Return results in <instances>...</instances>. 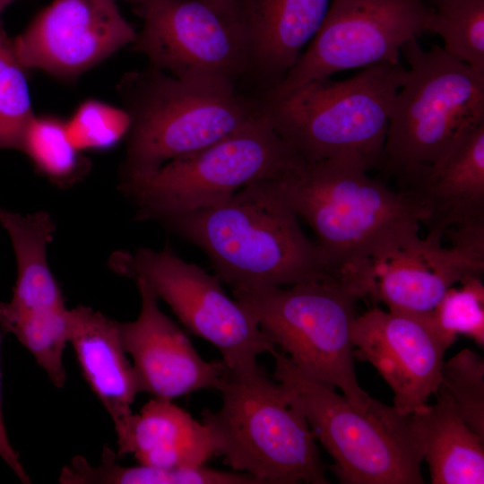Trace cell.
<instances>
[{
    "label": "cell",
    "mask_w": 484,
    "mask_h": 484,
    "mask_svg": "<svg viewBox=\"0 0 484 484\" xmlns=\"http://www.w3.org/2000/svg\"><path fill=\"white\" fill-rule=\"evenodd\" d=\"M357 158L301 160L272 181L315 236L338 276L375 287L377 266L417 242L428 213L411 194L369 175Z\"/></svg>",
    "instance_id": "obj_1"
},
{
    "label": "cell",
    "mask_w": 484,
    "mask_h": 484,
    "mask_svg": "<svg viewBox=\"0 0 484 484\" xmlns=\"http://www.w3.org/2000/svg\"><path fill=\"white\" fill-rule=\"evenodd\" d=\"M158 222L204 252L216 276L231 290L343 279L305 234L272 179L252 183L221 203Z\"/></svg>",
    "instance_id": "obj_2"
},
{
    "label": "cell",
    "mask_w": 484,
    "mask_h": 484,
    "mask_svg": "<svg viewBox=\"0 0 484 484\" xmlns=\"http://www.w3.org/2000/svg\"><path fill=\"white\" fill-rule=\"evenodd\" d=\"M226 366V365H225ZM221 406L201 412L216 455L260 484H329L316 440L292 391L256 363L226 367Z\"/></svg>",
    "instance_id": "obj_3"
},
{
    "label": "cell",
    "mask_w": 484,
    "mask_h": 484,
    "mask_svg": "<svg viewBox=\"0 0 484 484\" xmlns=\"http://www.w3.org/2000/svg\"><path fill=\"white\" fill-rule=\"evenodd\" d=\"M406 74L401 61L384 62L346 80L325 78L259 99L275 131L304 161L351 157L381 169L393 102Z\"/></svg>",
    "instance_id": "obj_4"
},
{
    "label": "cell",
    "mask_w": 484,
    "mask_h": 484,
    "mask_svg": "<svg viewBox=\"0 0 484 484\" xmlns=\"http://www.w3.org/2000/svg\"><path fill=\"white\" fill-rule=\"evenodd\" d=\"M125 82L130 128L121 179L200 151L263 114L261 99L236 86L181 79L151 65Z\"/></svg>",
    "instance_id": "obj_5"
},
{
    "label": "cell",
    "mask_w": 484,
    "mask_h": 484,
    "mask_svg": "<svg viewBox=\"0 0 484 484\" xmlns=\"http://www.w3.org/2000/svg\"><path fill=\"white\" fill-rule=\"evenodd\" d=\"M234 298L307 376L339 388L358 411L376 402L359 385L351 329L370 289L353 279L232 290Z\"/></svg>",
    "instance_id": "obj_6"
},
{
    "label": "cell",
    "mask_w": 484,
    "mask_h": 484,
    "mask_svg": "<svg viewBox=\"0 0 484 484\" xmlns=\"http://www.w3.org/2000/svg\"><path fill=\"white\" fill-rule=\"evenodd\" d=\"M272 377L296 396L341 484H422L423 455L410 415L379 401L358 411L336 388L312 378L276 350Z\"/></svg>",
    "instance_id": "obj_7"
},
{
    "label": "cell",
    "mask_w": 484,
    "mask_h": 484,
    "mask_svg": "<svg viewBox=\"0 0 484 484\" xmlns=\"http://www.w3.org/2000/svg\"><path fill=\"white\" fill-rule=\"evenodd\" d=\"M401 56L409 67L395 94L385 143L383 169L401 188L439 159L467 127L484 122V73L417 38Z\"/></svg>",
    "instance_id": "obj_8"
},
{
    "label": "cell",
    "mask_w": 484,
    "mask_h": 484,
    "mask_svg": "<svg viewBox=\"0 0 484 484\" xmlns=\"http://www.w3.org/2000/svg\"><path fill=\"white\" fill-rule=\"evenodd\" d=\"M301 160L263 114L223 139L157 169L121 179L119 190L139 220L221 203L245 186L272 179Z\"/></svg>",
    "instance_id": "obj_9"
},
{
    "label": "cell",
    "mask_w": 484,
    "mask_h": 484,
    "mask_svg": "<svg viewBox=\"0 0 484 484\" xmlns=\"http://www.w3.org/2000/svg\"><path fill=\"white\" fill-rule=\"evenodd\" d=\"M134 47L173 76L236 86L246 77L248 48L237 0H144Z\"/></svg>",
    "instance_id": "obj_10"
},
{
    "label": "cell",
    "mask_w": 484,
    "mask_h": 484,
    "mask_svg": "<svg viewBox=\"0 0 484 484\" xmlns=\"http://www.w3.org/2000/svg\"><path fill=\"white\" fill-rule=\"evenodd\" d=\"M109 264L119 275L143 279L190 332L217 348L229 368L251 367L259 355L276 350L253 315L226 294L216 275L169 247L119 251Z\"/></svg>",
    "instance_id": "obj_11"
},
{
    "label": "cell",
    "mask_w": 484,
    "mask_h": 484,
    "mask_svg": "<svg viewBox=\"0 0 484 484\" xmlns=\"http://www.w3.org/2000/svg\"><path fill=\"white\" fill-rule=\"evenodd\" d=\"M431 13L424 0H332L296 65L259 98L277 99L338 72L400 62L402 45L426 31Z\"/></svg>",
    "instance_id": "obj_12"
},
{
    "label": "cell",
    "mask_w": 484,
    "mask_h": 484,
    "mask_svg": "<svg viewBox=\"0 0 484 484\" xmlns=\"http://www.w3.org/2000/svg\"><path fill=\"white\" fill-rule=\"evenodd\" d=\"M456 339L435 316L377 307L357 315L351 329L355 359L377 370L393 391V406L405 415L427 405L436 393L445 354Z\"/></svg>",
    "instance_id": "obj_13"
},
{
    "label": "cell",
    "mask_w": 484,
    "mask_h": 484,
    "mask_svg": "<svg viewBox=\"0 0 484 484\" xmlns=\"http://www.w3.org/2000/svg\"><path fill=\"white\" fill-rule=\"evenodd\" d=\"M137 33L111 0H53L12 40L21 65L72 79L123 47Z\"/></svg>",
    "instance_id": "obj_14"
},
{
    "label": "cell",
    "mask_w": 484,
    "mask_h": 484,
    "mask_svg": "<svg viewBox=\"0 0 484 484\" xmlns=\"http://www.w3.org/2000/svg\"><path fill=\"white\" fill-rule=\"evenodd\" d=\"M442 238L428 234L376 267L372 297L390 311L434 316L447 290L484 272V220L451 228Z\"/></svg>",
    "instance_id": "obj_15"
},
{
    "label": "cell",
    "mask_w": 484,
    "mask_h": 484,
    "mask_svg": "<svg viewBox=\"0 0 484 484\" xmlns=\"http://www.w3.org/2000/svg\"><path fill=\"white\" fill-rule=\"evenodd\" d=\"M134 281L141 298L139 315L117 325L141 393L173 401L202 389L219 390L224 362L202 358L185 332L160 308L150 285L142 278Z\"/></svg>",
    "instance_id": "obj_16"
},
{
    "label": "cell",
    "mask_w": 484,
    "mask_h": 484,
    "mask_svg": "<svg viewBox=\"0 0 484 484\" xmlns=\"http://www.w3.org/2000/svg\"><path fill=\"white\" fill-rule=\"evenodd\" d=\"M332 0H237L258 95L276 87L315 36ZM257 95V96H258Z\"/></svg>",
    "instance_id": "obj_17"
},
{
    "label": "cell",
    "mask_w": 484,
    "mask_h": 484,
    "mask_svg": "<svg viewBox=\"0 0 484 484\" xmlns=\"http://www.w3.org/2000/svg\"><path fill=\"white\" fill-rule=\"evenodd\" d=\"M401 190L425 208L429 235L484 220V122L464 129L444 154Z\"/></svg>",
    "instance_id": "obj_18"
},
{
    "label": "cell",
    "mask_w": 484,
    "mask_h": 484,
    "mask_svg": "<svg viewBox=\"0 0 484 484\" xmlns=\"http://www.w3.org/2000/svg\"><path fill=\"white\" fill-rule=\"evenodd\" d=\"M68 343L85 382L117 430L133 413L132 404L141 393L117 321L84 305L71 308Z\"/></svg>",
    "instance_id": "obj_19"
},
{
    "label": "cell",
    "mask_w": 484,
    "mask_h": 484,
    "mask_svg": "<svg viewBox=\"0 0 484 484\" xmlns=\"http://www.w3.org/2000/svg\"><path fill=\"white\" fill-rule=\"evenodd\" d=\"M117 460L131 454L138 464L198 467L216 455L207 427L172 401L151 398L115 431Z\"/></svg>",
    "instance_id": "obj_20"
},
{
    "label": "cell",
    "mask_w": 484,
    "mask_h": 484,
    "mask_svg": "<svg viewBox=\"0 0 484 484\" xmlns=\"http://www.w3.org/2000/svg\"><path fill=\"white\" fill-rule=\"evenodd\" d=\"M434 395V404L410 414L431 483H484V438L462 419L443 386Z\"/></svg>",
    "instance_id": "obj_21"
},
{
    "label": "cell",
    "mask_w": 484,
    "mask_h": 484,
    "mask_svg": "<svg viewBox=\"0 0 484 484\" xmlns=\"http://www.w3.org/2000/svg\"><path fill=\"white\" fill-rule=\"evenodd\" d=\"M432 9L426 31L451 56L484 73V0H424Z\"/></svg>",
    "instance_id": "obj_22"
},
{
    "label": "cell",
    "mask_w": 484,
    "mask_h": 484,
    "mask_svg": "<svg viewBox=\"0 0 484 484\" xmlns=\"http://www.w3.org/2000/svg\"><path fill=\"white\" fill-rule=\"evenodd\" d=\"M20 151L54 184L69 186L82 176V160L70 141L65 122L33 116L25 127Z\"/></svg>",
    "instance_id": "obj_23"
},
{
    "label": "cell",
    "mask_w": 484,
    "mask_h": 484,
    "mask_svg": "<svg viewBox=\"0 0 484 484\" xmlns=\"http://www.w3.org/2000/svg\"><path fill=\"white\" fill-rule=\"evenodd\" d=\"M112 449H105L99 464H92L89 479L93 484H260L254 477L237 471L198 467L162 469L138 464L120 465Z\"/></svg>",
    "instance_id": "obj_24"
},
{
    "label": "cell",
    "mask_w": 484,
    "mask_h": 484,
    "mask_svg": "<svg viewBox=\"0 0 484 484\" xmlns=\"http://www.w3.org/2000/svg\"><path fill=\"white\" fill-rule=\"evenodd\" d=\"M25 71L0 27V150L20 151L25 127L34 116Z\"/></svg>",
    "instance_id": "obj_25"
},
{
    "label": "cell",
    "mask_w": 484,
    "mask_h": 484,
    "mask_svg": "<svg viewBox=\"0 0 484 484\" xmlns=\"http://www.w3.org/2000/svg\"><path fill=\"white\" fill-rule=\"evenodd\" d=\"M465 423L484 438V360L471 349H462L445 361L441 383Z\"/></svg>",
    "instance_id": "obj_26"
},
{
    "label": "cell",
    "mask_w": 484,
    "mask_h": 484,
    "mask_svg": "<svg viewBox=\"0 0 484 484\" xmlns=\"http://www.w3.org/2000/svg\"><path fill=\"white\" fill-rule=\"evenodd\" d=\"M68 137L79 151H104L117 145L130 128L125 109L89 99L82 102L65 122Z\"/></svg>",
    "instance_id": "obj_27"
},
{
    "label": "cell",
    "mask_w": 484,
    "mask_h": 484,
    "mask_svg": "<svg viewBox=\"0 0 484 484\" xmlns=\"http://www.w3.org/2000/svg\"><path fill=\"white\" fill-rule=\"evenodd\" d=\"M482 276L462 280L445 293L435 312L437 324L447 333L463 334L479 346L484 344V285Z\"/></svg>",
    "instance_id": "obj_28"
},
{
    "label": "cell",
    "mask_w": 484,
    "mask_h": 484,
    "mask_svg": "<svg viewBox=\"0 0 484 484\" xmlns=\"http://www.w3.org/2000/svg\"><path fill=\"white\" fill-rule=\"evenodd\" d=\"M0 457L6 462V464L12 469L18 479L22 483H30V479L24 470L21 461L19 454L12 446L4 425L3 411H2V399H1V371H0Z\"/></svg>",
    "instance_id": "obj_29"
},
{
    "label": "cell",
    "mask_w": 484,
    "mask_h": 484,
    "mask_svg": "<svg viewBox=\"0 0 484 484\" xmlns=\"http://www.w3.org/2000/svg\"><path fill=\"white\" fill-rule=\"evenodd\" d=\"M111 1H114V2H117V1H126V2H129V3H133L135 5L141 4L142 2H143L144 0H111Z\"/></svg>",
    "instance_id": "obj_30"
},
{
    "label": "cell",
    "mask_w": 484,
    "mask_h": 484,
    "mask_svg": "<svg viewBox=\"0 0 484 484\" xmlns=\"http://www.w3.org/2000/svg\"><path fill=\"white\" fill-rule=\"evenodd\" d=\"M0 1L4 2V4H6L8 5L11 3H13L14 0H0Z\"/></svg>",
    "instance_id": "obj_31"
}]
</instances>
